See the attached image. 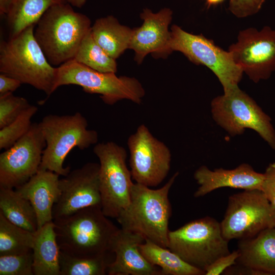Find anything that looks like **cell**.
<instances>
[{
	"label": "cell",
	"instance_id": "1",
	"mask_svg": "<svg viewBox=\"0 0 275 275\" xmlns=\"http://www.w3.org/2000/svg\"><path fill=\"white\" fill-rule=\"evenodd\" d=\"M179 175L176 172L161 188L133 183L128 205L116 218L121 228L141 234L162 247H168L171 206L169 193Z\"/></svg>",
	"mask_w": 275,
	"mask_h": 275
},
{
	"label": "cell",
	"instance_id": "2",
	"mask_svg": "<svg viewBox=\"0 0 275 275\" xmlns=\"http://www.w3.org/2000/svg\"><path fill=\"white\" fill-rule=\"evenodd\" d=\"M36 24L35 38L48 62L56 66L74 58L91 28L89 17L68 2L50 7Z\"/></svg>",
	"mask_w": 275,
	"mask_h": 275
},
{
	"label": "cell",
	"instance_id": "3",
	"mask_svg": "<svg viewBox=\"0 0 275 275\" xmlns=\"http://www.w3.org/2000/svg\"><path fill=\"white\" fill-rule=\"evenodd\" d=\"M107 217L101 207L90 206L53 220L60 250L82 257L112 252V240L119 228Z\"/></svg>",
	"mask_w": 275,
	"mask_h": 275
},
{
	"label": "cell",
	"instance_id": "4",
	"mask_svg": "<svg viewBox=\"0 0 275 275\" xmlns=\"http://www.w3.org/2000/svg\"><path fill=\"white\" fill-rule=\"evenodd\" d=\"M32 25L0 45V72L32 86L49 96L55 91L57 68L48 62Z\"/></svg>",
	"mask_w": 275,
	"mask_h": 275
},
{
	"label": "cell",
	"instance_id": "5",
	"mask_svg": "<svg viewBox=\"0 0 275 275\" xmlns=\"http://www.w3.org/2000/svg\"><path fill=\"white\" fill-rule=\"evenodd\" d=\"M45 142L39 170H48L65 176L70 171L65 159L74 147L85 150L98 140L95 130L88 128L86 118L79 112L72 115L49 114L39 122Z\"/></svg>",
	"mask_w": 275,
	"mask_h": 275
},
{
	"label": "cell",
	"instance_id": "6",
	"mask_svg": "<svg viewBox=\"0 0 275 275\" xmlns=\"http://www.w3.org/2000/svg\"><path fill=\"white\" fill-rule=\"evenodd\" d=\"M221 224L210 216L169 231L168 247L190 265L205 271L218 258L230 253Z\"/></svg>",
	"mask_w": 275,
	"mask_h": 275
},
{
	"label": "cell",
	"instance_id": "7",
	"mask_svg": "<svg viewBox=\"0 0 275 275\" xmlns=\"http://www.w3.org/2000/svg\"><path fill=\"white\" fill-rule=\"evenodd\" d=\"M69 85H78L86 93L100 95L108 105L123 99L140 104L145 94L143 86L134 77L99 72L74 59L57 67L55 91L59 87Z\"/></svg>",
	"mask_w": 275,
	"mask_h": 275
},
{
	"label": "cell",
	"instance_id": "8",
	"mask_svg": "<svg viewBox=\"0 0 275 275\" xmlns=\"http://www.w3.org/2000/svg\"><path fill=\"white\" fill-rule=\"evenodd\" d=\"M211 111L215 122L231 135H240L251 129L275 150V130L271 118L238 86L213 98Z\"/></svg>",
	"mask_w": 275,
	"mask_h": 275
},
{
	"label": "cell",
	"instance_id": "9",
	"mask_svg": "<svg viewBox=\"0 0 275 275\" xmlns=\"http://www.w3.org/2000/svg\"><path fill=\"white\" fill-rule=\"evenodd\" d=\"M93 152L99 161L102 211L107 217L116 218L128 205L134 183L126 164L127 151L114 142H107L95 145Z\"/></svg>",
	"mask_w": 275,
	"mask_h": 275
},
{
	"label": "cell",
	"instance_id": "10",
	"mask_svg": "<svg viewBox=\"0 0 275 275\" xmlns=\"http://www.w3.org/2000/svg\"><path fill=\"white\" fill-rule=\"evenodd\" d=\"M167 51L169 54L173 51H179L192 63L209 68L217 77L224 91L238 86L242 78L243 72L229 51L202 34H193L173 25Z\"/></svg>",
	"mask_w": 275,
	"mask_h": 275
},
{
	"label": "cell",
	"instance_id": "11",
	"mask_svg": "<svg viewBox=\"0 0 275 275\" xmlns=\"http://www.w3.org/2000/svg\"><path fill=\"white\" fill-rule=\"evenodd\" d=\"M220 224L222 234L228 241L250 238L275 227V209L261 190H244L229 197Z\"/></svg>",
	"mask_w": 275,
	"mask_h": 275
},
{
	"label": "cell",
	"instance_id": "12",
	"mask_svg": "<svg viewBox=\"0 0 275 275\" xmlns=\"http://www.w3.org/2000/svg\"><path fill=\"white\" fill-rule=\"evenodd\" d=\"M127 143L132 180L150 187L159 185L170 170L169 148L144 124L128 137Z\"/></svg>",
	"mask_w": 275,
	"mask_h": 275
},
{
	"label": "cell",
	"instance_id": "13",
	"mask_svg": "<svg viewBox=\"0 0 275 275\" xmlns=\"http://www.w3.org/2000/svg\"><path fill=\"white\" fill-rule=\"evenodd\" d=\"M228 51L235 63L255 83L266 80L275 71V30L249 28L239 31Z\"/></svg>",
	"mask_w": 275,
	"mask_h": 275
},
{
	"label": "cell",
	"instance_id": "14",
	"mask_svg": "<svg viewBox=\"0 0 275 275\" xmlns=\"http://www.w3.org/2000/svg\"><path fill=\"white\" fill-rule=\"evenodd\" d=\"M45 142L39 123L0 154V187L16 188L39 170Z\"/></svg>",
	"mask_w": 275,
	"mask_h": 275
},
{
	"label": "cell",
	"instance_id": "15",
	"mask_svg": "<svg viewBox=\"0 0 275 275\" xmlns=\"http://www.w3.org/2000/svg\"><path fill=\"white\" fill-rule=\"evenodd\" d=\"M99 171V163L88 162L60 179V194L53 207V220L88 207H102Z\"/></svg>",
	"mask_w": 275,
	"mask_h": 275
},
{
	"label": "cell",
	"instance_id": "16",
	"mask_svg": "<svg viewBox=\"0 0 275 275\" xmlns=\"http://www.w3.org/2000/svg\"><path fill=\"white\" fill-rule=\"evenodd\" d=\"M140 16L143 23L132 30L129 46L134 51L135 61L142 63L149 53L157 57L168 56L167 47L171 36L168 28L172 20V10L164 8L153 13L150 9H145Z\"/></svg>",
	"mask_w": 275,
	"mask_h": 275
},
{
	"label": "cell",
	"instance_id": "17",
	"mask_svg": "<svg viewBox=\"0 0 275 275\" xmlns=\"http://www.w3.org/2000/svg\"><path fill=\"white\" fill-rule=\"evenodd\" d=\"M140 234L121 228L115 234L111 251L114 259L109 264V275H162L161 269L142 255L139 246L145 241Z\"/></svg>",
	"mask_w": 275,
	"mask_h": 275
},
{
	"label": "cell",
	"instance_id": "18",
	"mask_svg": "<svg viewBox=\"0 0 275 275\" xmlns=\"http://www.w3.org/2000/svg\"><path fill=\"white\" fill-rule=\"evenodd\" d=\"M194 176L199 185L194 194L196 198L222 187L261 190L264 178V174L257 172L248 163L241 164L232 170L219 168L211 170L202 166L195 171Z\"/></svg>",
	"mask_w": 275,
	"mask_h": 275
},
{
	"label": "cell",
	"instance_id": "19",
	"mask_svg": "<svg viewBox=\"0 0 275 275\" xmlns=\"http://www.w3.org/2000/svg\"><path fill=\"white\" fill-rule=\"evenodd\" d=\"M59 176L52 171L39 170L26 182L15 188L33 205L38 229L53 221V207L60 194Z\"/></svg>",
	"mask_w": 275,
	"mask_h": 275
},
{
	"label": "cell",
	"instance_id": "20",
	"mask_svg": "<svg viewBox=\"0 0 275 275\" xmlns=\"http://www.w3.org/2000/svg\"><path fill=\"white\" fill-rule=\"evenodd\" d=\"M237 263L258 271L261 275H275V227L256 236L240 239Z\"/></svg>",
	"mask_w": 275,
	"mask_h": 275
},
{
	"label": "cell",
	"instance_id": "21",
	"mask_svg": "<svg viewBox=\"0 0 275 275\" xmlns=\"http://www.w3.org/2000/svg\"><path fill=\"white\" fill-rule=\"evenodd\" d=\"M60 252L52 221L38 229L34 233L33 248L34 274L61 275Z\"/></svg>",
	"mask_w": 275,
	"mask_h": 275
},
{
	"label": "cell",
	"instance_id": "22",
	"mask_svg": "<svg viewBox=\"0 0 275 275\" xmlns=\"http://www.w3.org/2000/svg\"><path fill=\"white\" fill-rule=\"evenodd\" d=\"M132 31L112 15L97 19L91 28L96 43L115 60L129 48Z\"/></svg>",
	"mask_w": 275,
	"mask_h": 275
},
{
	"label": "cell",
	"instance_id": "23",
	"mask_svg": "<svg viewBox=\"0 0 275 275\" xmlns=\"http://www.w3.org/2000/svg\"><path fill=\"white\" fill-rule=\"evenodd\" d=\"M67 0H12L7 13L10 38L14 37L32 25H36L53 5Z\"/></svg>",
	"mask_w": 275,
	"mask_h": 275
},
{
	"label": "cell",
	"instance_id": "24",
	"mask_svg": "<svg viewBox=\"0 0 275 275\" xmlns=\"http://www.w3.org/2000/svg\"><path fill=\"white\" fill-rule=\"evenodd\" d=\"M139 250L150 263L161 269L162 275H205V271L186 262L168 248L149 239L140 245Z\"/></svg>",
	"mask_w": 275,
	"mask_h": 275
},
{
	"label": "cell",
	"instance_id": "25",
	"mask_svg": "<svg viewBox=\"0 0 275 275\" xmlns=\"http://www.w3.org/2000/svg\"><path fill=\"white\" fill-rule=\"evenodd\" d=\"M0 212L11 223L33 233L38 229L33 205L15 189L0 187Z\"/></svg>",
	"mask_w": 275,
	"mask_h": 275
},
{
	"label": "cell",
	"instance_id": "26",
	"mask_svg": "<svg viewBox=\"0 0 275 275\" xmlns=\"http://www.w3.org/2000/svg\"><path fill=\"white\" fill-rule=\"evenodd\" d=\"M114 257L112 252L92 257H76L60 250L61 275H105Z\"/></svg>",
	"mask_w": 275,
	"mask_h": 275
},
{
	"label": "cell",
	"instance_id": "27",
	"mask_svg": "<svg viewBox=\"0 0 275 275\" xmlns=\"http://www.w3.org/2000/svg\"><path fill=\"white\" fill-rule=\"evenodd\" d=\"M34 233L8 221L0 212V256L33 250Z\"/></svg>",
	"mask_w": 275,
	"mask_h": 275
},
{
	"label": "cell",
	"instance_id": "28",
	"mask_svg": "<svg viewBox=\"0 0 275 275\" xmlns=\"http://www.w3.org/2000/svg\"><path fill=\"white\" fill-rule=\"evenodd\" d=\"M73 59L99 72L116 73L117 71L116 60L96 43L91 30L82 39Z\"/></svg>",
	"mask_w": 275,
	"mask_h": 275
},
{
	"label": "cell",
	"instance_id": "29",
	"mask_svg": "<svg viewBox=\"0 0 275 275\" xmlns=\"http://www.w3.org/2000/svg\"><path fill=\"white\" fill-rule=\"evenodd\" d=\"M38 107L30 105L14 121L0 128V149H7L23 136L30 129L32 119Z\"/></svg>",
	"mask_w": 275,
	"mask_h": 275
},
{
	"label": "cell",
	"instance_id": "30",
	"mask_svg": "<svg viewBox=\"0 0 275 275\" xmlns=\"http://www.w3.org/2000/svg\"><path fill=\"white\" fill-rule=\"evenodd\" d=\"M33 250L0 256V275H33Z\"/></svg>",
	"mask_w": 275,
	"mask_h": 275
},
{
	"label": "cell",
	"instance_id": "31",
	"mask_svg": "<svg viewBox=\"0 0 275 275\" xmlns=\"http://www.w3.org/2000/svg\"><path fill=\"white\" fill-rule=\"evenodd\" d=\"M30 105L27 99L13 93L0 95V128L14 121Z\"/></svg>",
	"mask_w": 275,
	"mask_h": 275
},
{
	"label": "cell",
	"instance_id": "32",
	"mask_svg": "<svg viewBox=\"0 0 275 275\" xmlns=\"http://www.w3.org/2000/svg\"><path fill=\"white\" fill-rule=\"evenodd\" d=\"M265 0H230L229 10L236 17L245 18L257 13Z\"/></svg>",
	"mask_w": 275,
	"mask_h": 275
},
{
	"label": "cell",
	"instance_id": "33",
	"mask_svg": "<svg viewBox=\"0 0 275 275\" xmlns=\"http://www.w3.org/2000/svg\"><path fill=\"white\" fill-rule=\"evenodd\" d=\"M239 255L238 250H236L218 258L206 269L205 275L221 274L230 266L236 264Z\"/></svg>",
	"mask_w": 275,
	"mask_h": 275
},
{
	"label": "cell",
	"instance_id": "34",
	"mask_svg": "<svg viewBox=\"0 0 275 275\" xmlns=\"http://www.w3.org/2000/svg\"><path fill=\"white\" fill-rule=\"evenodd\" d=\"M264 174L261 190L275 209V162L268 166Z\"/></svg>",
	"mask_w": 275,
	"mask_h": 275
},
{
	"label": "cell",
	"instance_id": "35",
	"mask_svg": "<svg viewBox=\"0 0 275 275\" xmlns=\"http://www.w3.org/2000/svg\"><path fill=\"white\" fill-rule=\"evenodd\" d=\"M22 84L18 79L6 74H0V95L12 93Z\"/></svg>",
	"mask_w": 275,
	"mask_h": 275
},
{
	"label": "cell",
	"instance_id": "36",
	"mask_svg": "<svg viewBox=\"0 0 275 275\" xmlns=\"http://www.w3.org/2000/svg\"><path fill=\"white\" fill-rule=\"evenodd\" d=\"M12 0H0V14L2 15H6Z\"/></svg>",
	"mask_w": 275,
	"mask_h": 275
},
{
	"label": "cell",
	"instance_id": "37",
	"mask_svg": "<svg viewBox=\"0 0 275 275\" xmlns=\"http://www.w3.org/2000/svg\"><path fill=\"white\" fill-rule=\"evenodd\" d=\"M87 0H67V2L72 6L77 8L82 7L86 3Z\"/></svg>",
	"mask_w": 275,
	"mask_h": 275
},
{
	"label": "cell",
	"instance_id": "38",
	"mask_svg": "<svg viewBox=\"0 0 275 275\" xmlns=\"http://www.w3.org/2000/svg\"><path fill=\"white\" fill-rule=\"evenodd\" d=\"M205 1L208 7H211L212 6L218 5L223 2L225 0H205Z\"/></svg>",
	"mask_w": 275,
	"mask_h": 275
}]
</instances>
